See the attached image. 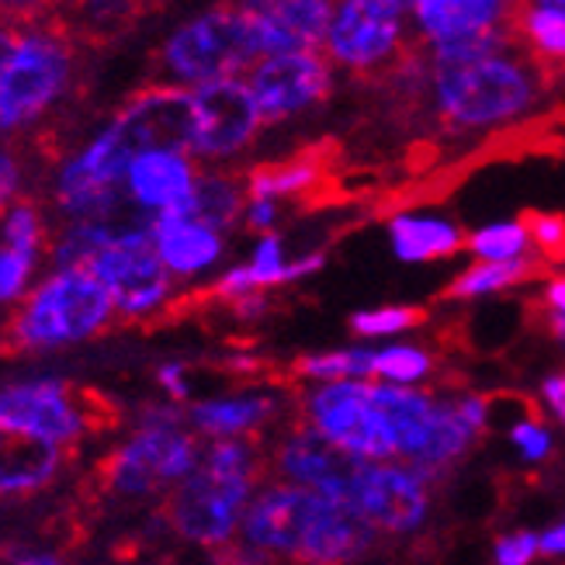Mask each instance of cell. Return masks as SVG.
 I'll list each match as a JSON object with an SVG mask.
<instances>
[{
    "label": "cell",
    "mask_w": 565,
    "mask_h": 565,
    "mask_svg": "<svg viewBox=\"0 0 565 565\" xmlns=\"http://www.w3.org/2000/svg\"><path fill=\"white\" fill-rule=\"evenodd\" d=\"M510 437H513V445L521 448V455L527 458V461H545L548 458V448H552V437H548V430L534 420V416H527V420H521L518 427L510 430Z\"/></svg>",
    "instance_id": "obj_40"
},
{
    "label": "cell",
    "mask_w": 565,
    "mask_h": 565,
    "mask_svg": "<svg viewBox=\"0 0 565 565\" xmlns=\"http://www.w3.org/2000/svg\"><path fill=\"white\" fill-rule=\"evenodd\" d=\"M537 552H542V555H552V558L565 555V521L555 524L552 531H545L542 537H537Z\"/></svg>",
    "instance_id": "obj_47"
},
{
    "label": "cell",
    "mask_w": 565,
    "mask_h": 565,
    "mask_svg": "<svg viewBox=\"0 0 565 565\" xmlns=\"http://www.w3.org/2000/svg\"><path fill=\"white\" fill-rule=\"evenodd\" d=\"M545 306L565 312V278H552L548 281V288H545Z\"/></svg>",
    "instance_id": "obj_48"
},
{
    "label": "cell",
    "mask_w": 565,
    "mask_h": 565,
    "mask_svg": "<svg viewBox=\"0 0 565 565\" xmlns=\"http://www.w3.org/2000/svg\"><path fill=\"white\" fill-rule=\"evenodd\" d=\"M396 4H403V8L409 11V8H413V0H396Z\"/></svg>",
    "instance_id": "obj_50"
},
{
    "label": "cell",
    "mask_w": 565,
    "mask_h": 565,
    "mask_svg": "<svg viewBox=\"0 0 565 565\" xmlns=\"http://www.w3.org/2000/svg\"><path fill=\"white\" fill-rule=\"evenodd\" d=\"M250 18L260 53L285 49H323L337 0H236Z\"/></svg>",
    "instance_id": "obj_18"
},
{
    "label": "cell",
    "mask_w": 565,
    "mask_h": 565,
    "mask_svg": "<svg viewBox=\"0 0 565 565\" xmlns=\"http://www.w3.org/2000/svg\"><path fill=\"white\" fill-rule=\"evenodd\" d=\"M194 181H199V163L184 150H142L129 160L126 170V199L150 212H178L188 205Z\"/></svg>",
    "instance_id": "obj_20"
},
{
    "label": "cell",
    "mask_w": 565,
    "mask_h": 565,
    "mask_svg": "<svg viewBox=\"0 0 565 565\" xmlns=\"http://www.w3.org/2000/svg\"><path fill=\"white\" fill-rule=\"evenodd\" d=\"M150 236L153 247L163 257L174 278H199L209 267H215L226 254L223 230H215L191 212H160L150 218Z\"/></svg>",
    "instance_id": "obj_22"
},
{
    "label": "cell",
    "mask_w": 565,
    "mask_h": 565,
    "mask_svg": "<svg viewBox=\"0 0 565 565\" xmlns=\"http://www.w3.org/2000/svg\"><path fill=\"white\" fill-rule=\"evenodd\" d=\"M430 319L420 306H385V309H361L351 316V333L354 337H392L403 330H416Z\"/></svg>",
    "instance_id": "obj_36"
},
{
    "label": "cell",
    "mask_w": 565,
    "mask_h": 565,
    "mask_svg": "<svg viewBox=\"0 0 565 565\" xmlns=\"http://www.w3.org/2000/svg\"><path fill=\"white\" fill-rule=\"evenodd\" d=\"M392 247L399 260L420 264V260H445L465 247V236L458 226L445 218H424V215H396L388 223Z\"/></svg>",
    "instance_id": "obj_29"
},
{
    "label": "cell",
    "mask_w": 565,
    "mask_h": 565,
    "mask_svg": "<svg viewBox=\"0 0 565 565\" xmlns=\"http://www.w3.org/2000/svg\"><path fill=\"white\" fill-rule=\"evenodd\" d=\"M0 424L73 451L90 434L111 430L118 409L94 388H77L63 379H24L0 388Z\"/></svg>",
    "instance_id": "obj_7"
},
{
    "label": "cell",
    "mask_w": 565,
    "mask_h": 565,
    "mask_svg": "<svg viewBox=\"0 0 565 565\" xmlns=\"http://www.w3.org/2000/svg\"><path fill=\"white\" fill-rule=\"evenodd\" d=\"M260 42L250 18L236 0H223L202 14L181 21L157 53L163 81L199 87L218 77H239L260 60Z\"/></svg>",
    "instance_id": "obj_6"
},
{
    "label": "cell",
    "mask_w": 565,
    "mask_h": 565,
    "mask_svg": "<svg viewBox=\"0 0 565 565\" xmlns=\"http://www.w3.org/2000/svg\"><path fill=\"white\" fill-rule=\"evenodd\" d=\"M545 4H555V8H565V0H545Z\"/></svg>",
    "instance_id": "obj_49"
},
{
    "label": "cell",
    "mask_w": 565,
    "mask_h": 565,
    "mask_svg": "<svg viewBox=\"0 0 565 565\" xmlns=\"http://www.w3.org/2000/svg\"><path fill=\"white\" fill-rule=\"evenodd\" d=\"M278 416V399L264 392L202 399L188 409V424L202 437H257Z\"/></svg>",
    "instance_id": "obj_26"
},
{
    "label": "cell",
    "mask_w": 565,
    "mask_h": 565,
    "mask_svg": "<svg viewBox=\"0 0 565 565\" xmlns=\"http://www.w3.org/2000/svg\"><path fill=\"white\" fill-rule=\"evenodd\" d=\"M316 489L299 482H267L250 497L239 521V545L260 552L264 558H299L306 518Z\"/></svg>",
    "instance_id": "obj_17"
},
{
    "label": "cell",
    "mask_w": 565,
    "mask_h": 565,
    "mask_svg": "<svg viewBox=\"0 0 565 565\" xmlns=\"http://www.w3.org/2000/svg\"><path fill=\"white\" fill-rule=\"evenodd\" d=\"M115 230L108 218H70V226L53 239V264L56 267H87L94 254L105 247Z\"/></svg>",
    "instance_id": "obj_32"
},
{
    "label": "cell",
    "mask_w": 565,
    "mask_h": 565,
    "mask_svg": "<svg viewBox=\"0 0 565 565\" xmlns=\"http://www.w3.org/2000/svg\"><path fill=\"white\" fill-rule=\"evenodd\" d=\"M434 372V358L420 348H385L372 361V379L413 385Z\"/></svg>",
    "instance_id": "obj_37"
},
{
    "label": "cell",
    "mask_w": 565,
    "mask_h": 565,
    "mask_svg": "<svg viewBox=\"0 0 565 565\" xmlns=\"http://www.w3.org/2000/svg\"><path fill=\"white\" fill-rule=\"evenodd\" d=\"M409 11L396 0H337L323 53L361 81H379L416 45Z\"/></svg>",
    "instance_id": "obj_8"
},
{
    "label": "cell",
    "mask_w": 565,
    "mask_h": 565,
    "mask_svg": "<svg viewBox=\"0 0 565 565\" xmlns=\"http://www.w3.org/2000/svg\"><path fill=\"white\" fill-rule=\"evenodd\" d=\"M299 416L319 434L337 440L340 448H348L367 461L396 458V440H392L388 420L379 409L367 379L316 382L299 396Z\"/></svg>",
    "instance_id": "obj_10"
},
{
    "label": "cell",
    "mask_w": 565,
    "mask_h": 565,
    "mask_svg": "<svg viewBox=\"0 0 565 565\" xmlns=\"http://www.w3.org/2000/svg\"><path fill=\"white\" fill-rule=\"evenodd\" d=\"M375 527L361 518V510L348 500L327 493H312V507L306 518L302 548L295 562H354L375 545Z\"/></svg>",
    "instance_id": "obj_19"
},
{
    "label": "cell",
    "mask_w": 565,
    "mask_h": 565,
    "mask_svg": "<svg viewBox=\"0 0 565 565\" xmlns=\"http://www.w3.org/2000/svg\"><path fill=\"white\" fill-rule=\"evenodd\" d=\"M87 267L105 281L115 312L129 323L167 309L174 295V275L157 254L150 226L115 230Z\"/></svg>",
    "instance_id": "obj_9"
},
{
    "label": "cell",
    "mask_w": 565,
    "mask_h": 565,
    "mask_svg": "<svg viewBox=\"0 0 565 565\" xmlns=\"http://www.w3.org/2000/svg\"><path fill=\"white\" fill-rule=\"evenodd\" d=\"M267 455L257 437H212L199 465L170 489L163 500V521L188 545L223 552L236 542L243 510L257 493Z\"/></svg>",
    "instance_id": "obj_2"
},
{
    "label": "cell",
    "mask_w": 565,
    "mask_h": 565,
    "mask_svg": "<svg viewBox=\"0 0 565 565\" xmlns=\"http://www.w3.org/2000/svg\"><path fill=\"white\" fill-rule=\"evenodd\" d=\"M0 239L14 243L24 250H45V218L35 202H11L8 212L0 215Z\"/></svg>",
    "instance_id": "obj_38"
},
{
    "label": "cell",
    "mask_w": 565,
    "mask_h": 565,
    "mask_svg": "<svg viewBox=\"0 0 565 565\" xmlns=\"http://www.w3.org/2000/svg\"><path fill=\"white\" fill-rule=\"evenodd\" d=\"M150 8L153 0H60L56 18L73 39L108 45L132 32Z\"/></svg>",
    "instance_id": "obj_27"
},
{
    "label": "cell",
    "mask_w": 565,
    "mask_h": 565,
    "mask_svg": "<svg viewBox=\"0 0 565 565\" xmlns=\"http://www.w3.org/2000/svg\"><path fill=\"white\" fill-rule=\"evenodd\" d=\"M111 316V291L90 267H53L21 299L8 337L18 351H60L97 337Z\"/></svg>",
    "instance_id": "obj_3"
},
{
    "label": "cell",
    "mask_w": 565,
    "mask_h": 565,
    "mask_svg": "<svg viewBox=\"0 0 565 565\" xmlns=\"http://www.w3.org/2000/svg\"><path fill=\"white\" fill-rule=\"evenodd\" d=\"M424 49L434 111L455 132L507 126L555 84L510 24Z\"/></svg>",
    "instance_id": "obj_1"
},
{
    "label": "cell",
    "mask_w": 565,
    "mask_h": 565,
    "mask_svg": "<svg viewBox=\"0 0 565 565\" xmlns=\"http://www.w3.org/2000/svg\"><path fill=\"white\" fill-rule=\"evenodd\" d=\"M372 351H327V354H306L295 361L288 372L291 379H312V382H337V379H372Z\"/></svg>",
    "instance_id": "obj_33"
},
{
    "label": "cell",
    "mask_w": 565,
    "mask_h": 565,
    "mask_svg": "<svg viewBox=\"0 0 565 565\" xmlns=\"http://www.w3.org/2000/svg\"><path fill=\"white\" fill-rule=\"evenodd\" d=\"M542 396H545L548 409H552V413L558 416V420L565 424V375H552V379H545Z\"/></svg>",
    "instance_id": "obj_46"
},
{
    "label": "cell",
    "mask_w": 565,
    "mask_h": 565,
    "mask_svg": "<svg viewBox=\"0 0 565 565\" xmlns=\"http://www.w3.org/2000/svg\"><path fill=\"white\" fill-rule=\"evenodd\" d=\"M77 39L53 18L21 21L14 49L0 66V136L29 129L73 84Z\"/></svg>",
    "instance_id": "obj_4"
},
{
    "label": "cell",
    "mask_w": 565,
    "mask_h": 565,
    "mask_svg": "<svg viewBox=\"0 0 565 565\" xmlns=\"http://www.w3.org/2000/svg\"><path fill=\"white\" fill-rule=\"evenodd\" d=\"M510 29L524 39L531 56L558 81L565 73V8L545 0H518L510 14Z\"/></svg>",
    "instance_id": "obj_28"
},
{
    "label": "cell",
    "mask_w": 565,
    "mask_h": 565,
    "mask_svg": "<svg viewBox=\"0 0 565 565\" xmlns=\"http://www.w3.org/2000/svg\"><path fill=\"white\" fill-rule=\"evenodd\" d=\"M513 4L518 0H413L409 18L416 24V39L434 45L503 29L510 24Z\"/></svg>",
    "instance_id": "obj_24"
},
{
    "label": "cell",
    "mask_w": 565,
    "mask_h": 565,
    "mask_svg": "<svg viewBox=\"0 0 565 565\" xmlns=\"http://www.w3.org/2000/svg\"><path fill=\"white\" fill-rule=\"evenodd\" d=\"M247 84L264 121H285L323 105L333 90V60L323 49H285L267 53L247 70Z\"/></svg>",
    "instance_id": "obj_13"
},
{
    "label": "cell",
    "mask_w": 565,
    "mask_h": 565,
    "mask_svg": "<svg viewBox=\"0 0 565 565\" xmlns=\"http://www.w3.org/2000/svg\"><path fill=\"white\" fill-rule=\"evenodd\" d=\"M430 482L399 458L364 461L351 503L379 534H409L424 524L430 507Z\"/></svg>",
    "instance_id": "obj_16"
},
{
    "label": "cell",
    "mask_w": 565,
    "mask_h": 565,
    "mask_svg": "<svg viewBox=\"0 0 565 565\" xmlns=\"http://www.w3.org/2000/svg\"><path fill=\"white\" fill-rule=\"evenodd\" d=\"M537 271H545V260L542 257H513V260H479L472 264L469 271L458 275L445 291H440V299L451 302V299H479V295H493V291H503L510 285H521L527 278H534Z\"/></svg>",
    "instance_id": "obj_31"
},
{
    "label": "cell",
    "mask_w": 565,
    "mask_h": 565,
    "mask_svg": "<svg viewBox=\"0 0 565 565\" xmlns=\"http://www.w3.org/2000/svg\"><path fill=\"white\" fill-rule=\"evenodd\" d=\"M202 440L188 420H136L132 434L94 465L102 500L167 497L202 458Z\"/></svg>",
    "instance_id": "obj_5"
},
{
    "label": "cell",
    "mask_w": 565,
    "mask_h": 565,
    "mask_svg": "<svg viewBox=\"0 0 565 565\" xmlns=\"http://www.w3.org/2000/svg\"><path fill=\"white\" fill-rule=\"evenodd\" d=\"M465 247H469L479 260H513L531 250V236H527L524 218H507V223L472 233L465 239Z\"/></svg>",
    "instance_id": "obj_34"
},
{
    "label": "cell",
    "mask_w": 565,
    "mask_h": 565,
    "mask_svg": "<svg viewBox=\"0 0 565 565\" xmlns=\"http://www.w3.org/2000/svg\"><path fill=\"white\" fill-rule=\"evenodd\" d=\"M524 226H527V236H531V247L537 250L545 264H558L565 260V215H555V212H524Z\"/></svg>",
    "instance_id": "obj_39"
},
{
    "label": "cell",
    "mask_w": 565,
    "mask_h": 565,
    "mask_svg": "<svg viewBox=\"0 0 565 565\" xmlns=\"http://www.w3.org/2000/svg\"><path fill=\"white\" fill-rule=\"evenodd\" d=\"M39 257H42L39 250H24L8 239H0V306L21 302L29 295V288L35 285Z\"/></svg>",
    "instance_id": "obj_35"
},
{
    "label": "cell",
    "mask_w": 565,
    "mask_h": 565,
    "mask_svg": "<svg viewBox=\"0 0 565 565\" xmlns=\"http://www.w3.org/2000/svg\"><path fill=\"white\" fill-rule=\"evenodd\" d=\"M364 461L367 458L340 448L337 440L319 434L309 420H302V416L281 430L271 455H267V465H271L278 479L309 486L316 493H327V497L348 500V503H351L354 482L364 469Z\"/></svg>",
    "instance_id": "obj_14"
},
{
    "label": "cell",
    "mask_w": 565,
    "mask_h": 565,
    "mask_svg": "<svg viewBox=\"0 0 565 565\" xmlns=\"http://www.w3.org/2000/svg\"><path fill=\"white\" fill-rule=\"evenodd\" d=\"M281 202L275 199H247V209H243V226L254 230V233H267L278 223V209Z\"/></svg>",
    "instance_id": "obj_43"
},
{
    "label": "cell",
    "mask_w": 565,
    "mask_h": 565,
    "mask_svg": "<svg viewBox=\"0 0 565 565\" xmlns=\"http://www.w3.org/2000/svg\"><path fill=\"white\" fill-rule=\"evenodd\" d=\"M333 160H337V146L319 142L285 160L260 163L247 174V194L250 199H275V202L295 199L306 205H319V199L330 194L327 188L333 178Z\"/></svg>",
    "instance_id": "obj_21"
},
{
    "label": "cell",
    "mask_w": 565,
    "mask_h": 565,
    "mask_svg": "<svg viewBox=\"0 0 565 565\" xmlns=\"http://www.w3.org/2000/svg\"><path fill=\"white\" fill-rule=\"evenodd\" d=\"M194 90V146L199 160H230L243 153L267 126L247 77L205 81Z\"/></svg>",
    "instance_id": "obj_12"
},
{
    "label": "cell",
    "mask_w": 565,
    "mask_h": 565,
    "mask_svg": "<svg viewBox=\"0 0 565 565\" xmlns=\"http://www.w3.org/2000/svg\"><path fill=\"white\" fill-rule=\"evenodd\" d=\"M115 132L129 142L132 157L142 150H184L194 146V90L184 84L139 87L111 115Z\"/></svg>",
    "instance_id": "obj_15"
},
{
    "label": "cell",
    "mask_w": 565,
    "mask_h": 565,
    "mask_svg": "<svg viewBox=\"0 0 565 565\" xmlns=\"http://www.w3.org/2000/svg\"><path fill=\"white\" fill-rule=\"evenodd\" d=\"M247 174H223V170H199V181H194V191L184 205V212H191L194 218L215 226V230H233L236 223H243V209H247Z\"/></svg>",
    "instance_id": "obj_30"
},
{
    "label": "cell",
    "mask_w": 565,
    "mask_h": 565,
    "mask_svg": "<svg viewBox=\"0 0 565 565\" xmlns=\"http://www.w3.org/2000/svg\"><path fill=\"white\" fill-rule=\"evenodd\" d=\"M537 555V534H510L497 542V562L500 565H527Z\"/></svg>",
    "instance_id": "obj_41"
},
{
    "label": "cell",
    "mask_w": 565,
    "mask_h": 565,
    "mask_svg": "<svg viewBox=\"0 0 565 565\" xmlns=\"http://www.w3.org/2000/svg\"><path fill=\"white\" fill-rule=\"evenodd\" d=\"M375 403L385 413L392 440H396V458L413 465L427 448L430 430H434V416H437V399L427 392H416L399 382H372Z\"/></svg>",
    "instance_id": "obj_25"
},
{
    "label": "cell",
    "mask_w": 565,
    "mask_h": 565,
    "mask_svg": "<svg viewBox=\"0 0 565 565\" xmlns=\"http://www.w3.org/2000/svg\"><path fill=\"white\" fill-rule=\"evenodd\" d=\"M18 191H21V163L14 153L0 150V215L18 199Z\"/></svg>",
    "instance_id": "obj_44"
},
{
    "label": "cell",
    "mask_w": 565,
    "mask_h": 565,
    "mask_svg": "<svg viewBox=\"0 0 565 565\" xmlns=\"http://www.w3.org/2000/svg\"><path fill=\"white\" fill-rule=\"evenodd\" d=\"M132 150L129 142L108 126L87 139L60 170L53 184V205L66 218H108L126 191V170Z\"/></svg>",
    "instance_id": "obj_11"
},
{
    "label": "cell",
    "mask_w": 565,
    "mask_h": 565,
    "mask_svg": "<svg viewBox=\"0 0 565 565\" xmlns=\"http://www.w3.org/2000/svg\"><path fill=\"white\" fill-rule=\"evenodd\" d=\"M66 451L49 440L0 424V500H29L63 472Z\"/></svg>",
    "instance_id": "obj_23"
},
{
    "label": "cell",
    "mask_w": 565,
    "mask_h": 565,
    "mask_svg": "<svg viewBox=\"0 0 565 565\" xmlns=\"http://www.w3.org/2000/svg\"><path fill=\"white\" fill-rule=\"evenodd\" d=\"M157 382L160 388L167 392V399L170 403H184L191 399V372H188V364L181 361H167L157 367Z\"/></svg>",
    "instance_id": "obj_42"
},
{
    "label": "cell",
    "mask_w": 565,
    "mask_h": 565,
    "mask_svg": "<svg viewBox=\"0 0 565 565\" xmlns=\"http://www.w3.org/2000/svg\"><path fill=\"white\" fill-rule=\"evenodd\" d=\"M458 409H461V416L469 420L479 434L486 430V424H489V403L482 399V396H461L458 399Z\"/></svg>",
    "instance_id": "obj_45"
}]
</instances>
